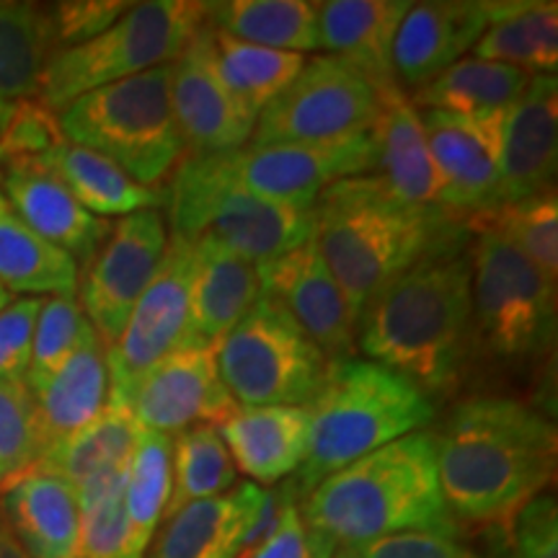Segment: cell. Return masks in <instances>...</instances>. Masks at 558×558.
Listing matches in <instances>:
<instances>
[{
	"mask_svg": "<svg viewBox=\"0 0 558 558\" xmlns=\"http://www.w3.org/2000/svg\"><path fill=\"white\" fill-rule=\"evenodd\" d=\"M94 326L83 316L75 295L41 298L32 337V362L26 373V388H39L86 341Z\"/></svg>",
	"mask_w": 558,
	"mask_h": 558,
	"instance_id": "cell-40",
	"label": "cell"
},
{
	"mask_svg": "<svg viewBox=\"0 0 558 558\" xmlns=\"http://www.w3.org/2000/svg\"><path fill=\"white\" fill-rule=\"evenodd\" d=\"M207 24L228 37L279 52H318V3L308 0H220L207 3Z\"/></svg>",
	"mask_w": 558,
	"mask_h": 558,
	"instance_id": "cell-34",
	"label": "cell"
},
{
	"mask_svg": "<svg viewBox=\"0 0 558 558\" xmlns=\"http://www.w3.org/2000/svg\"><path fill=\"white\" fill-rule=\"evenodd\" d=\"M235 469L269 486L295 476L308 456L311 416L305 407H239L218 424Z\"/></svg>",
	"mask_w": 558,
	"mask_h": 558,
	"instance_id": "cell-24",
	"label": "cell"
},
{
	"mask_svg": "<svg viewBox=\"0 0 558 558\" xmlns=\"http://www.w3.org/2000/svg\"><path fill=\"white\" fill-rule=\"evenodd\" d=\"M275 514V497L246 481L166 518L148 558H239Z\"/></svg>",
	"mask_w": 558,
	"mask_h": 558,
	"instance_id": "cell-20",
	"label": "cell"
},
{
	"mask_svg": "<svg viewBox=\"0 0 558 558\" xmlns=\"http://www.w3.org/2000/svg\"><path fill=\"white\" fill-rule=\"evenodd\" d=\"M143 429L122 403L111 401L94 422L54 445L34 469H45L54 476L65 478L73 488H81L88 481L114 476L130 469L140 445Z\"/></svg>",
	"mask_w": 558,
	"mask_h": 558,
	"instance_id": "cell-31",
	"label": "cell"
},
{
	"mask_svg": "<svg viewBox=\"0 0 558 558\" xmlns=\"http://www.w3.org/2000/svg\"><path fill=\"white\" fill-rule=\"evenodd\" d=\"M54 52L52 5L0 3V101L37 99Z\"/></svg>",
	"mask_w": 558,
	"mask_h": 558,
	"instance_id": "cell-35",
	"label": "cell"
},
{
	"mask_svg": "<svg viewBox=\"0 0 558 558\" xmlns=\"http://www.w3.org/2000/svg\"><path fill=\"white\" fill-rule=\"evenodd\" d=\"M0 512L29 558H78L81 507L65 478L26 471L0 492Z\"/></svg>",
	"mask_w": 558,
	"mask_h": 558,
	"instance_id": "cell-26",
	"label": "cell"
},
{
	"mask_svg": "<svg viewBox=\"0 0 558 558\" xmlns=\"http://www.w3.org/2000/svg\"><path fill=\"white\" fill-rule=\"evenodd\" d=\"M171 65L109 83L68 104L58 114L65 143L109 158L137 184H163L184 160L171 104Z\"/></svg>",
	"mask_w": 558,
	"mask_h": 558,
	"instance_id": "cell-6",
	"label": "cell"
},
{
	"mask_svg": "<svg viewBox=\"0 0 558 558\" xmlns=\"http://www.w3.org/2000/svg\"><path fill=\"white\" fill-rule=\"evenodd\" d=\"M109 393L107 344L90 331L50 378L32 390L45 452L94 422L107 409Z\"/></svg>",
	"mask_w": 558,
	"mask_h": 558,
	"instance_id": "cell-28",
	"label": "cell"
},
{
	"mask_svg": "<svg viewBox=\"0 0 558 558\" xmlns=\"http://www.w3.org/2000/svg\"><path fill=\"white\" fill-rule=\"evenodd\" d=\"M473 58L505 62L530 75H556L558 5L554 0H488V26Z\"/></svg>",
	"mask_w": 558,
	"mask_h": 558,
	"instance_id": "cell-30",
	"label": "cell"
},
{
	"mask_svg": "<svg viewBox=\"0 0 558 558\" xmlns=\"http://www.w3.org/2000/svg\"><path fill=\"white\" fill-rule=\"evenodd\" d=\"M37 160L68 186L81 207L101 220L128 218L145 209L166 207V186L137 184L109 158L81 145L62 140L58 148Z\"/></svg>",
	"mask_w": 558,
	"mask_h": 558,
	"instance_id": "cell-29",
	"label": "cell"
},
{
	"mask_svg": "<svg viewBox=\"0 0 558 558\" xmlns=\"http://www.w3.org/2000/svg\"><path fill=\"white\" fill-rule=\"evenodd\" d=\"M0 284L21 298L75 295L78 264L21 220L0 192Z\"/></svg>",
	"mask_w": 558,
	"mask_h": 558,
	"instance_id": "cell-32",
	"label": "cell"
},
{
	"mask_svg": "<svg viewBox=\"0 0 558 558\" xmlns=\"http://www.w3.org/2000/svg\"><path fill=\"white\" fill-rule=\"evenodd\" d=\"M207 21V3L148 0L132 3L99 37L58 50L41 73L37 99L60 114L90 90L171 65Z\"/></svg>",
	"mask_w": 558,
	"mask_h": 558,
	"instance_id": "cell-7",
	"label": "cell"
},
{
	"mask_svg": "<svg viewBox=\"0 0 558 558\" xmlns=\"http://www.w3.org/2000/svg\"><path fill=\"white\" fill-rule=\"evenodd\" d=\"M11 104H13V101H0V130L5 128V120H9Z\"/></svg>",
	"mask_w": 558,
	"mask_h": 558,
	"instance_id": "cell-49",
	"label": "cell"
},
{
	"mask_svg": "<svg viewBox=\"0 0 558 558\" xmlns=\"http://www.w3.org/2000/svg\"><path fill=\"white\" fill-rule=\"evenodd\" d=\"M109 399L122 403L140 429L169 437L199 424L218 427L239 409L220 378L215 349H173Z\"/></svg>",
	"mask_w": 558,
	"mask_h": 558,
	"instance_id": "cell-14",
	"label": "cell"
},
{
	"mask_svg": "<svg viewBox=\"0 0 558 558\" xmlns=\"http://www.w3.org/2000/svg\"><path fill=\"white\" fill-rule=\"evenodd\" d=\"M239 481V469L215 424H199L171 437V494L166 518L199 499L230 492Z\"/></svg>",
	"mask_w": 558,
	"mask_h": 558,
	"instance_id": "cell-36",
	"label": "cell"
},
{
	"mask_svg": "<svg viewBox=\"0 0 558 558\" xmlns=\"http://www.w3.org/2000/svg\"><path fill=\"white\" fill-rule=\"evenodd\" d=\"M437 476L452 520L509 527L554 484L556 424L509 396H471L435 435Z\"/></svg>",
	"mask_w": 558,
	"mask_h": 558,
	"instance_id": "cell-1",
	"label": "cell"
},
{
	"mask_svg": "<svg viewBox=\"0 0 558 558\" xmlns=\"http://www.w3.org/2000/svg\"><path fill=\"white\" fill-rule=\"evenodd\" d=\"M194 262V243L169 233L163 262L130 311L120 337L107 349L111 393L130 386L140 373L179 349L190 313Z\"/></svg>",
	"mask_w": 558,
	"mask_h": 558,
	"instance_id": "cell-16",
	"label": "cell"
},
{
	"mask_svg": "<svg viewBox=\"0 0 558 558\" xmlns=\"http://www.w3.org/2000/svg\"><path fill=\"white\" fill-rule=\"evenodd\" d=\"M313 213V241L344 292L354 324L383 284L432 251L471 239L456 215L403 202L375 173L331 184Z\"/></svg>",
	"mask_w": 558,
	"mask_h": 558,
	"instance_id": "cell-3",
	"label": "cell"
},
{
	"mask_svg": "<svg viewBox=\"0 0 558 558\" xmlns=\"http://www.w3.org/2000/svg\"><path fill=\"white\" fill-rule=\"evenodd\" d=\"M409 0H326L318 3L320 50L347 60L375 88L393 86V41Z\"/></svg>",
	"mask_w": 558,
	"mask_h": 558,
	"instance_id": "cell-27",
	"label": "cell"
},
{
	"mask_svg": "<svg viewBox=\"0 0 558 558\" xmlns=\"http://www.w3.org/2000/svg\"><path fill=\"white\" fill-rule=\"evenodd\" d=\"M465 243L432 251L383 284L357 320L360 352L427 396L456 386L476 333Z\"/></svg>",
	"mask_w": 558,
	"mask_h": 558,
	"instance_id": "cell-2",
	"label": "cell"
},
{
	"mask_svg": "<svg viewBox=\"0 0 558 558\" xmlns=\"http://www.w3.org/2000/svg\"><path fill=\"white\" fill-rule=\"evenodd\" d=\"M166 246V218L158 209H145L111 222L107 241L81 267L75 300L107 349L120 337L130 311L163 262Z\"/></svg>",
	"mask_w": 558,
	"mask_h": 558,
	"instance_id": "cell-13",
	"label": "cell"
},
{
	"mask_svg": "<svg viewBox=\"0 0 558 558\" xmlns=\"http://www.w3.org/2000/svg\"><path fill=\"white\" fill-rule=\"evenodd\" d=\"M256 271L262 298L277 305L326 357H352L357 349V324L316 241L279 259L256 264Z\"/></svg>",
	"mask_w": 558,
	"mask_h": 558,
	"instance_id": "cell-17",
	"label": "cell"
},
{
	"mask_svg": "<svg viewBox=\"0 0 558 558\" xmlns=\"http://www.w3.org/2000/svg\"><path fill=\"white\" fill-rule=\"evenodd\" d=\"M471 233L473 331L501 360H533L556 344V279L505 235L484 226Z\"/></svg>",
	"mask_w": 558,
	"mask_h": 558,
	"instance_id": "cell-9",
	"label": "cell"
},
{
	"mask_svg": "<svg viewBox=\"0 0 558 558\" xmlns=\"http://www.w3.org/2000/svg\"><path fill=\"white\" fill-rule=\"evenodd\" d=\"M337 546L329 538L305 525L292 494L284 488L282 507L271 520L259 546L243 550L239 558H333Z\"/></svg>",
	"mask_w": 558,
	"mask_h": 558,
	"instance_id": "cell-43",
	"label": "cell"
},
{
	"mask_svg": "<svg viewBox=\"0 0 558 558\" xmlns=\"http://www.w3.org/2000/svg\"><path fill=\"white\" fill-rule=\"evenodd\" d=\"M202 160L235 190L308 209L316 207L320 194L337 181L378 171V150L369 132L324 143H248L233 153Z\"/></svg>",
	"mask_w": 558,
	"mask_h": 558,
	"instance_id": "cell-11",
	"label": "cell"
},
{
	"mask_svg": "<svg viewBox=\"0 0 558 558\" xmlns=\"http://www.w3.org/2000/svg\"><path fill=\"white\" fill-rule=\"evenodd\" d=\"M465 226H484L497 230L518 246L530 262L550 279L558 277V199L556 192L541 197L499 205L476 218L463 220Z\"/></svg>",
	"mask_w": 558,
	"mask_h": 558,
	"instance_id": "cell-39",
	"label": "cell"
},
{
	"mask_svg": "<svg viewBox=\"0 0 558 558\" xmlns=\"http://www.w3.org/2000/svg\"><path fill=\"white\" fill-rule=\"evenodd\" d=\"M0 558H29L21 543L16 541V535L11 533L9 522H5L3 512H0Z\"/></svg>",
	"mask_w": 558,
	"mask_h": 558,
	"instance_id": "cell-48",
	"label": "cell"
},
{
	"mask_svg": "<svg viewBox=\"0 0 558 558\" xmlns=\"http://www.w3.org/2000/svg\"><path fill=\"white\" fill-rule=\"evenodd\" d=\"M305 525L337 548L399 533L458 535L437 476L432 432H411L331 473L303 497Z\"/></svg>",
	"mask_w": 558,
	"mask_h": 558,
	"instance_id": "cell-4",
	"label": "cell"
},
{
	"mask_svg": "<svg viewBox=\"0 0 558 558\" xmlns=\"http://www.w3.org/2000/svg\"><path fill=\"white\" fill-rule=\"evenodd\" d=\"M45 456L37 407L26 383H0V492Z\"/></svg>",
	"mask_w": 558,
	"mask_h": 558,
	"instance_id": "cell-41",
	"label": "cell"
},
{
	"mask_svg": "<svg viewBox=\"0 0 558 558\" xmlns=\"http://www.w3.org/2000/svg\"><path fill=\"white\" fill-rule=\"evenodd\" d=\"M132 3L122 0H68V3L52 5L54 37L58 50L83 45V41L99 37L117 19L130 11Z\"/></svg>",
	"mask_w": 558,
	"mask_h": 558,
	"instance_id": "cell-46",
	"label": "cell"
},
{
	"mask_svg": "<svg viewBox=\"0 0 558 558\" xmlns=\"http://www.w3.org/2000/svg\"><path fill=\"white\" fill-rule=\"evenodd\" d=\"M360 558H481L476 550L442 533H399L352 548Z\"/></svg>",
	"mask_w": 558,
	"mask_h": 558,
	"instance_id": "cell-47",
	"label": "cell"
},
{
	"mask_svg": "<svg viewBox=\"0 0 558 558\" xmlns=\"http://www.w3.org/2000/svg\"><path fill=\"white\" fill-rule=\"evenodd\" d=\"M0 192L26 226L78 264V271L107 241L111 222L81 207L68 186L37 158L0 166Z\"/></svg>",
	"mask_w": 558,
	"mask_h": 558,
	"instance_id": "cell-22",
	"label": "cell"
},
{
	"mask_svg": "<svg viewBox=\"0 0 558 558\" xmlns=\"http://www.w3.org/2000/svg\"><path fill=\"white\" fill-rule=\"evenodd\" d=\"M11 300H13V298H11V292H9V290H5V288H3V284H0V311H3V308H5V305H9V303H11Z\"/></svg>",
	"mask_w": 558,
	"mask_h": 558,
	"instance_id": "cell-51",
	"label": "cell"
},
{
	"mask_svg": "<svg viewBox=\"0 0 558 558\" xmlns=\"http://www.w3.org/2000/svg\"><path fill=\"white\" fill-rule=\"evenodd\" d=\"M497 558H558V512L550 494H541L509 522L505 550Z\"/></svg>",
	"mask_w": 558,
	"mask_h": 558,
	"instance_id": "cell-44",
	"label": "cell"
},
{
	"mask_svg": "<svg viewBox=\"0 0 558 558\" xmlns=\"http://www.w3.org/2000/svg\"><path fill=\"white\" fill-rule=\"evenodd\" d=\"M171 494V437L140 435V445L124 481V512L130 525V558H145L166 514Z\"/></svg>",
	"mask_w": 558,
	"mask_h": 558,
	"instance_id": "cell-38",
	"label": "cell"
},
{
	"mask_svg": "<svg viewBox=\"0 0 558 558\" xmlns=\"http://www.w3.org/2000/svg\"><path fill=\"white\" fill-rule=\"evenodd\" d=\"M378 88L357 68L333 54L305 60L290 83L256 120L251 145L324 143L373 130Z\"/></svg>",
	"mask_w": 558,
	"mask_h": 558,
	"instance_id": "cell-12",
	"label": "cell"
},
{
	"mask_svg": "<svg viewBox=\"0 0 558 558\" xmlns=\"http://www.w3.org/2000/svg\"><path fill=\"white\" fill-rule=\"evenodd\" d=\"M220 378L239 407H305L326 357L267 298H259L215 349Z\"/></svg>",
	"mask_w": 558,
	"mask_h": 558,
	"instance_id": "cell-10",
	"label": "cell"
},
{
	"mask_svg": "<svg viewBox=\"0 0 558 558\" xmlns=\"http://www.w3.org/2000/svg\"><path fill=\"white\" fill-rule=\"evenodd\" d=\"M171 104L184 158L222 156L254 137L259 117L243 107L222 81L215 58V32L207 21L171 65Z\"/></svg>",
	"mask_w": 558,
	"mask_h": 558,
	"instance_id": "cell-15",
	"label": "cell"
},
{
	"mask_svg": "<svg viewBox=\"0 0 558 558\" xmlns=\"http://www.w3.org/2000/svg\"><path fill=\"white\" fill-rule=\"evenodd\" d=\"M369 135L378 150V177L396 197L418 207H439V179L432 160L422 109L399 83L378 90V120Z\"/></svg>",
	"mask_w": 558,
	"mask_h": 558,
	"instance_id": "cell-25",
	"label": "cell"
},
{
	"mask_svg": "<svg viewBox=\"0 0 558 558\" xmlns=\"http://www.w3.org/2000/svg\"><path fill=\"white\" fill-rule=\"evenodd\" d=\"M488 26V0L411 3L393 41L399 86L418 90L471 52Z\"/></svg>",
	"mask_w": 558,
	"mask_h": 558,
	"instance_id": "cell-21",
	"label": "cell"
},
{
	"mask_svg": "<svg viewBox=\"0 0 558 558\" xmlns=\"http://www.w3.org/2000/svg\"><path fill=\"white\" fill-rule=\"evenodd\" d=\"M215 58L226 86L256 117L298 78L305 65V54L269 50L220 32H215Z\"/></svg>",
	"mask_w": 558,
	"mask_h": 558,
	"instance_id": "cell-37",
	"label": "cell"
},
{
	"mask_svg": "<svg viewBox=\"0 0 558 558\" xmlns=\"http://www.w3.org/2000/svg\"><path fill=\"white\" fill-rule=\"evenodd\" d=\"M39 308L41 298H19L0 311V383H26Z\"/></svg>",
	"mask_w": 558,
	"mask_h": 558,
	"instance_id": "cell-45",
	"label": "cell"
},
{
	"mask_svg": "<svg viewBox=\"0 0 558 558\" xmlns=\"http://www.w3.org/2000/svg\"><path fill=\"white\" fill-rule=\"evenodd\" d=\"M305 409L311 416L308 456L288 486L292 497H308L331 473L435 418V403L422 388L362 357L329 360Z\"/></svg>",
	"mask_w": 558,
	"mask_h": 558,
	"instance_id": "cell-5",
	"label": "cell"
},
{
	"mask_svg": "<svg viewBox=\"0 0 558 558\" xmlns=\"http://www.w3.org/2000/svg\"><path fill=\"white\" fill-rule=\"evenodd\" d=\"M533 75L505 62L463 58L445 70L429 86L418 88L411 101L418 109H435L445 114L484 120L501 114L525 94Z\"/></svg>",
	"mask_w": 558,
	"mask_h": 558,
	"instance_id": "cell-33",
	"label": "cell"
},
{
	"mask_svg": "<svg viewBox=\"0 0 558 558\" xmlns=\"http://www.w3.org/2000/svg\"><path fill=\"white\" fill-rule=\"evenodd\" d=\"M333 558H360V556H357V550H352V548H337L333 550Z\"/></svg>",
	"mask_w": 558,
	"mask_h": 558,
	"instance_id": "cell-50",
	"label": "cell"
},
{
	"mask_svg": "<svg viewBox=\"0 0 558 558\" xmlns=\"http://www.w3.org/2000/svg\"><path fill=\"white\" fill-rule=\"evenodd\" d=\"M58 114L39 99H21L11 104L5 128L0 130V166L9 160L41 158L62 143Z\"/></svg>",
	"mask_w": 558,
	"mask_h": 558,
	"instance_id": "cell-42",
	"label": "cell"
},
{
	"mask_svg": "<svg viewBox=\"0 0 558 558\" xmlns=\"http://www.w3.org/2000/svg\"><path fill=\"white\" fill-rule=\"evenodd\" d=\"M558 78L533 75L525 94L501 117L499 205L556 192Z\"/></svg>",
	"mask_w": 558,
	"mask_h": 558,
	"instance_id": "cell-19",
	"label": "cell"
},
{
	"mask_svg": "<svg viewBox=\"0 0 558 558\" xmlns=\"http://www.w3.org/2000/svg\"><path fill=\"white\" fill-rule=\"evenodd\" d=\"M173 235L209 241L251 264L290 254L316 235V213L235 190L215 177L202 158H184L166 186Z\"/></svg>",
	"mask_w": 558,
	"mask_h": 558,
	"instance_id": "cell-8",
	"label": "cell"
},
{
	"mask_svg": "<svg viewBox=\"0 0 558 558\" xmlns=\"http://www.w3.org/2000/svg\"><path fill=\"white\" fill-rule=\"evenodd\" d=\"M501 114L484 120L422 109L432 160L439 179V209L460 220L499 207Z\"/></svg>",
	"mask_w": 558,
	"mask_h": 558,
	"instance_id": "cell-18",
	"label": "cell"
},
{
	"mask_svg": "<svg viewBox=\"0 0 558 558\" xmlns=\"http://www.w3.org/2000/svg\"><path fill=\"white\" fill-rule=\"evenodd\" d=\"M190 313L179 349H218L262 298L256 264L218 243L197 241Z\"/></svg>",
	"mask_w": 558,
	"mask_h": 558,
	"instance_id": "cell-23",
	"label": "cell"
}]
</instances>
